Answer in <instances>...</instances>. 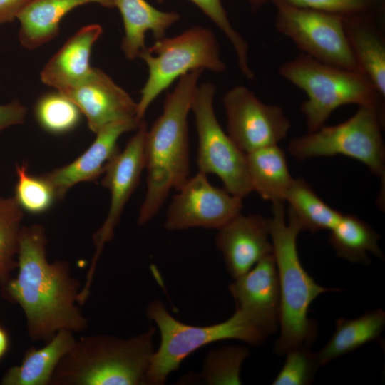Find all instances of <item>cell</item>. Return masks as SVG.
I'll return each instance as SVG.
<instances>
[{"label":"cell","mask_w":385,"mask_h":385,"mask_svg":"<svg viewBox=\"0 0 385 385\" xmlns=\"http://www.w3.org/2000/svg\"><path fill=\"white\" fill-rule=\"evenodd\" d=\"M146 314L157 325L161 338L145 375V383L148 385L165 384L168 375L176 371L185 358L203 346L224 339H238L257 345L268 337L246 314L236 309L225 321L207 326L178 321L159 300L148 304Z\"/></svg>","instance_id":"8992f818"},{"label":"cell","mask_w":385,"mask_h":385,"mask_svg":"<svg viewBox=\"0 0 385 385\" xmlns=\"http://www.w3.org/2000/svg\"><path fill=\"white\" fill-rule=\"evenodd\" d=\"M138 58L148 68V78L137 102L138 120L143 119L151 103L185 74L195 69L216 73L226 69L216 36L210 29L201 26L191 27L173 37L155 40Z\"/></svg>","instance_id":"52a82bcc"},{"label":"cell","mask_w":385,"mask_h":385,"mask_svg":"<svg viewBox=\"0 0 385 385\" xmlns=\"http://www.w3.org/2000/svg\"><path fill=\"white\" fill-rule=\"evenodd\" d=\"M155 327L128 339L93 334L76 339L50 385H143L155 352Z\"/></svg>","instance_id":"277c9868"},{"label":"cell","mask_w":385,"mask_h":385,"mask_svg":"<svg viewBox=\"0 0 385 385\" xmlns=\"http://www.w3.org/2000/svg\"><path fill=\"white\" fill-rule=\"evenodd\" d=\"M284 201L288 202V212L297 219L302 230H330L342 215L325 203L302 178H294Z\"/></svg>","instance_id":"484cf974"},{"label":"cell","mask_w":385,"mask_h":385,"mask_svg":"<svg viewBox=\"0 0 385 385\" xmlns=\"http://www.w3.org/2000/svg\"><path fill=\"white\" fill-rule=\"evenodd\" d=\"M63 94L78 106L95 134L115 122L138 120L137 102L101 69L93 68L84 81Z\"/></svg>","instance_id":"9a60e30c"},{"label":"cell","mask_w":385,"mask_h":385,"mask_svg":"<svg viewBox=\"0 0 385 385\" xmlns=\"http://www.w3.org/2000/svg\"><path fill=\"white\" fill-rule=\"evenodd\" d=\"M123 23L121 49L129 60H135L146 49L145 34L150 31L155 40L166 36L168 29L180 18L173 11H161L146 0H113Z\"/></svg>","instance_id":"44dd1931"},{"label":"cell","mask_w":385,"mask_h":385,"mask_svg":"<svg viewBox=\"0 0 385 385\" xmlns=\"http://www.w3.org/2000/svg\"><path fill=\"white\" fill-rule=\"evenodd\" d=\"M103 32L101 25L81 28L48 61L41 71V81L66 93L84 81L92 71V47Z\"/></svg>","instance_id":"d6986e66"},{"label":"cell","mask_w":385,"mask_h":385,"mask_svg":"<svg viewBox=\"0 0 385 385\" xmlns=\"http://www.w3.org/2000/svg\"><path fill=\"white\" fill-rule=\"evenodd\" d=\"M17 181L14 199L24 212L33 215L47 212L57 200L51 185L43 176H34L28 170L27 164L16 165Z\"/></svg>","instance_id":"f1b7e54d"},{"label":"cell","mask_w":385,"mask_h":385,"mask_svg":"<svg viewBox=\"0 0 385 385\" xmlns=\"http://www.w3.org/2000/svg\"><path fill=\"white\" fill-rule=\"evenodd\" d=\"M26 114V107L19 101L0 104V133L8 128L22 124Z\"/></svg>","instance_id":"836d02e7"},{"label":"cell","mask_w":385,"mask_h":385,"mask_svg":"<svg viewBox=\"0 0 385 385\" xmlns=\"http://www.w3.org/2000/svg\"><path fill=\"white\" fill-rule=\"evenodd\" d=\"M272 4L276 9V29L302 53L327 64L361 72L349 44L342 14L280 1Z\"/></svg>","instance_id":"30bf717a"},{"label":"cell","mask_w":385,"mask_h":385,"mask_svg":"<svg viewBox=\"0 0 385 385\" xmlns=\"http://www.w3.org/2000/svg\"><path fill=\"white\" fill-rule=\"evenodd\" d=\"M9 343V337L7 332L0 326V360L8 351Z\"/></svg>","instance_id":"d590c367"},{"label":"cell","mask_w":385,"mask_h":385,"mask_svg":"<svg viewBox=\"0 0 385 385\" xmlns=\"http://www.w3.org/2000/svg\"><path fill=\"white\" fill-rule=\"evenodd\" d=\"M168 208L165 227L170 231L192 227L217 229L240 213L242 199L213 186L198 171L177 190Z\"/></svg>","instance_id":"4fadbf2b"},{"label":"cell","mask_w":385,"mask_h":385,"mask_svg":"<svg viewBox=\"0 0 385 385\" xmlns=\"http://www.w3.org/2000/svg\"><path fill=\"white\" fill-rule=\"evenodd\" d=\"M384 326L385 312L381 309L367 311L354 319H338L329 341L316 353L319 366L376 340L381 336Z\"/></svg>","instance_id":"cb8c5ba5"},{"label":"cell","mask_w":385,"mask_h":385,"mask_svg":"<svg viewBox=\"0 0 385 385\" xmlns=\"http://www.w3.org/2000/svg\"><path fill=\"white\" fill-rule=\"evenodd\" d=\"M81 114L78 106L58 91L42 96L35 106L38 124L53 134H63L76 128Z\"/></svg>","instance_id":"83f0119b"},{"label":"cell","mask_w":385,"mask_h":385,"mask_svg":"<svg viewBox=\"0 0 385 385\" xmlns=\"http://www.w3.org/2000/svg\"><path fill=\"white\" fill-rule=\"evenodd\" d=\"M246 160L252 190L265 200L284 202L294 178L284 150L278 145L263 147L246 153Z\"/></svg>","instance_id":"603a6c76"},{"label":"cell","mask_w":385,"mask_h":385,"mask_svg":"<svg viewBox=\"0 0 385 385\" xmlns=\"http://www.w3.org/2000/svg\"><path fill=\"white\" fill-rule=\"evenodd\" d=\"M47 244L43 225L22 226L17 274L0 288L4 299L21 307L29 338L45 342L60 330L82 332L88 328L78 306L80 282L66 261L47 260Z\"/></svg>","instance_id":"6da1fadb"},{"label":"cell","mask_w":385,"mask_h":385,"mask_svg":"<svg viewBox=\"0 0 385 385\" xmlns=\"http://www.w3.org/2000/svg\"><path fill=\"white\" fill-rule=\"evenodd\" d=\"M384 13L342 15L344 31L361 73L385 96V38L380 21Z\"/></svg>","instance_id":"ac0fdd59"},{"label":"cell","mask_w":385,"mask_h":385,"mask_svg":"<svg viewBox=\"0 0 385 385\" xmlns=\"http://www.w3.org/2000/svg\"><path fill=\"white\" fill-rule=\"evenodd\" d=\"M215 245L235 279L272 253L270 220L260 215L239 213L218 230Z\"/></svg>","instance_id":"2e32d148"},{"label":"cell","mask_w":385,"mask_h":385,"mask_svg":"<svg viewBox=\"0 0 385 385\" xmlns=\"http://www.w3.org/2000/svg\"><path fill=\"white\" fill-rule=\"evenodd\" d=\"M24 211L14 197H0V288L17 268L19 240Z\"/></svg>","instance_id":"4316f807"},{"label":"cell","mask_w":385,"mask_h":385,"mask_svg":"<svg viewBox=\"0 0 385 385\" xmlns=\"http://www.w3.org/2000/svg\"><path fill=\"white\" fill-rule=\"evenodd\" d=\"M215 93L212 82L199 84L191 106L198 137L197 168L218 176L228 192L243 199L253 191L246 153L221 128L213 107Z\"/></svg>","instance_id":"9c48e42d"},{"label":"cell","mask_w":385,"mask_h":385,"mask_svg":"<svg viewBox=\"0 0 385 385\" xmlns=\"http://www.w3.org/2000/svg\"><path fill=\"white\" fill-rule=\"evenodd\" d=\"M279 73L307 95L301 111L308 133L324 125L333 111L344 105L381 109L382 97L361 72L327 64L301 53L283 63Z\"/></svg>","instance_id":"5b68a950"},{"label":"cell","mask_w":385,"mask_h":385,"mask_svg":"<svg viewBox=\"0 0 385 385\" xmlns=\"http://www.w3.org/2000/svg\"><path fill=\"white\" fill-rule=\"evenodd\" d=\"M73 332L58 331L40 348L30 347L19 365L10 367L3 375L2 385H50L53 373L60 360L73 346Z\"/></svg>","instance_id":"7402d4cb"},{"label":"cell","mask_w":385,"mask_h":385,"mask_svg":"<svg viewBox=\"0 0 385 385\" xmlns=\"http://www.w3.org/2000/svg\"><path fill=\"white\" fill-rule=\"evenodd\" d=\"M229 290L236 309L246 314L270 335L279 327V289L272 253L262 257L252 268L234 279Z\"/></svg>","instance_id":"5bb4252c"},{"label":"cell","mask_w":385,"mask_h":385,"mask_svg":"<svg viewBox=\"0 0 385 385\" xmlns=\"http://www.w3.org/2000/svg\"><path fill=\"white\" fill-rule=\"evenodd\" d=\"M272 217L269 218L270 237L278 275L279 289L280 334L274 351L284 355L289 350L314 342L317 329L308 318L309 308L320 294L337 289L318 284L302 267L297 248L302 231L297 219L288 212L285 222L284 202H272Z\"/></svg>","instance_id":"3957f363"},{"label":"cell","mask_w":385,"mask_h":385,"mask_svg":"<svg viewBox=\"0 0 385 385\" xmlns=\"http://www.w3.org/2000/svg\"><path fill=\"white\" fill-rule=\"evenodd\" d=\"M281 370L272 381L273 385L310 384L320 366L316 353L309 346H301L289 350Z\"/></svg>","instance_id":"1f68e13d"},{"label":"cell","mask_w":385,"mask_h":385,"mask_svg":"<svg viewBox=\"0 0 385 385\" xmlns=\"http://www.w3.org/2000/svg\"><path fill=\"white\" fill-rule=\"evenodd\" d=\"M253 11H257L268 3L280 1L299 7L316 9L342 15L384 11L385 3L379 0H245Z\"/></svg>","instance_id":"d6a6232c"},{"label":"cell","mask_w":385,"mask_h":385,"mask_svg":"<svg viewBox=\"0 0 385 385\" xmlns=\"http://www.w3.org/2000/svg\"><path fill=\"white\" fill-rule=\"evenodd\" d=\"M382 110L359 106L346 120L332 126L293 138L289 143V153L302 161L315 157L342 155L366 165L384 183L385 146L382 137Z\"/></svg>","instance_id":"ba28073f"},{"label":"cell","mask_w":385,"mask_h":385,"mask_svg":"<svg viewBox=\"0 0 385 385\" xmlns=\"http://www.w3.org/2000/svg\"><path fill=\"white\" fill-rule=\"evenodd\" d=\"M227 134L247 153L277 145L288 134L291 123L282 108L262 102L245 86H235L222 98Z\"/></svg>","instance_id":"7c38bea8"},{"label":"cell","mask_w":385,"mask_h":385,"mask_svg":"<svg viewBox=\"0 0 385 385\" xmlns=\"http://www.w3.org/2000/svg\"><path fill=\"white\" fill-rule=\"evenodd\" d=\"M329 242L337 255L352 263L369 264V253L382 259L379 235L372 227L353 215H342L330 230Z\"/></svg>","instance_id":"d4e9b609"},{"label":"cell","mask_w":385,"mask_h":385,"mask_svg":"<svg viewBox=\"0 0 385 385\" xmlns=\"http://www.w3.org/2000/svg\"><path fill=\"white\" fill-rule=\"evenodd\" d=\"M243 346H227L212 351L205 361L203 377L210 384H241L240 366L248 356Z\"/></svg>","instance_id":"4dcf8cb0"},{"label":"cell","mask_w":385,"mask_h":385,"mask_svg":"<svg viewBox=\"0 0 385 385\" xmlns=\"http://www.w3.org/2000/svg\"><path fill=\"white\" fill-rule=\"evenodd\" d=\"M141 120H122L106 126L96 133L91 145L75 160L43 175L53 187L57 200L62 199L75 185L93 181L103 175L108 163L120 151L119 138L136 130Z\"/></svg>","instance_id":"e0dca14e"},{"label":"cell","mask_w":385,"mask_h":385,"mask_svg":"<svg viewBox=\"0 0 385 385\" xmlns=\"http://www.w3.org/2000/svg\"><path fill=\"white\" fill-rule=\"evenodd\" d=\"M162 4L165 0H156ZM200 9L224 34L236 55L238 68L249 80L255 74L249 63V45L245 38L234 28L221 0H189Z\"/></svg>","instance_id":"f546056e"},{"label":"cell","mask_w":385,"mask_h":385,"mask_svg":"<svg viewBox=\"0 0 385 385\" xmlns=\"http://www.w3.org/2000/svg\"><path fill=\"white\" fill-rule=\"evenodd\" d=\"M29 0H0V25L12 21Z\"/></svg>","instance_id":"e575fe53"},{"label":"cell","mask_w":385,"mask_h":385,"mask_svg":"<svg viewBox=\"0 0 385 385\" xmlns=\"http://www.w3.org/2000/svg\"><path fill=\"white\" fill-rule=\"evenodd\" d=\"M147 123L143 119L135 134L108 163L101 180L102 185L110 191L111 202L107 217L101 227L93 236L96 251L81 290L83 297H88L98 260L106 243L113 237L124 207L136 189L145 166V141Z\"/></svg>","instance_id":"8fae6325"},{"label":"cell","mask_w":385,"mask_h":385,"mask_svg":"<svg viewBox=\"0 0 385 385\" xmlns=\"http://www.w3.org/2000/svg\"><path fill=\"white\" fill-rule=\"evenodd\" d=\"M204 70L195 69L178 79L168 95L163 112L148 131L145 141L147 188L139 210L143 225L160 210L172 189L190 177L188 116Z\"/></svg>","instance_id":"7a4b0ae2"},{"label":"cell","mask_w":385,"mask_h":385,"mask_svg":"<svg viewBox=\"0 0 385 385\" xmlns=\"http://www.w3.org/2000/svg\"><path fill=\"white\" fill-rule=\"evenodd\" d=\"M88 4L114 8L113 0H29L16 17L20 43L29 50L46 43L58 35L61 21L68 13Z\"/></svg>","instance_id":"ffe728a7"},{"label":"cell","mask_w":385,"mask_h":385,"mask_svg":"<svg viewBox=\"0 0 385 385\" xmlns=\"http://www.w3.org/2000/svg\"><path fill=\"white\" fill-rule=\"evenodd\" d=\"M379 1L385 3V0H379Z\"/></svg>","instance_id":"8d00e7d4"}]
</instances>
